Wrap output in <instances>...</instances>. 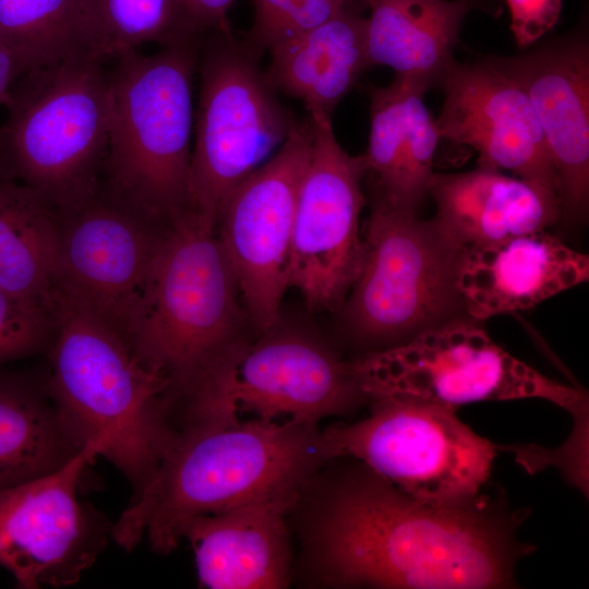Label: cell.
I'll return each instance as SVG.
<instances>
[{
	"label": "cell",
	"instance_id": "cell-28",
	"mask_svg": "<svg viewBox=\"0 0 589 589\" xmlns=\"http://www.w3.org/2000/svg\"><path fill=\"white\" fill-rule=\"evenodd\" d=\"M430 87L424 81L409 77L405 97L407 148L395 192L386 196L417 212L428 195L441 139L436 121L423 101Z\"/></svg>",
	"mask_w": 589,
	"mask_h": 589
},
{
	"label": "cell",
	"instance_id": "cell-17",
	"mask_svg": "<svg viewBox=\"0 0 589 589\" xmlns=\"http://www.w3.org/2000/svg\"><path fill=\"white\" fill-rule=\"evenodd\" d=\"M526 89L556 175L561 218L589 205V46L579 35L526 55L495 58Z\"/></svg>",
	"mask_w": 589,
	"mask_h": 589
},
{
	"label": "cell",
	"instance_id": "cell-2",
	"mask_svg": "<svg viewBox=\"0 0 589 589\" xmlns=\"http://www.w3.org/2000/svg\"><path fill=\"white\" fill-rule=\"evenodd\" d=\"M317 424L241 421L225 414L175 431L156 469L112 526L130 551L146 537L167 554L193 517L284 493H300L332 461Z\"/></svg>",
	"mask_w": 589,
	"mask_h": 589
},
{
	"label": "cell",
	"instance_id": "cell-20",
	"mask_svg": "<svg viewBox=\"0 0 589 589\" xmlns=\"http://www.w3.org/2000/svg\"><path fill=\"white\" fill-rule=\"evenodd\" d=\"M428 194L434 219L465 250L545 231L561 219L558 203L536 185L482 166L433 172Z\"/></svg>",
	"mask_w": 589,
	"mask_h": 589
},
{
	"label": "cell",
	"instance_id": "cell-23",
	"mask_svg": "<svg viewBox=\"0 0 589 589\" xmlns=\"http://www.w3.org/2000/svg\"><path fill=\"white\" fill-rule=\"evenodd\" d=\"M59 219L31 189L0 176V289L52 305Z\"/></svg>",
	"mask_w": 589,
	"mask_h": 589
},
{
	"label": "cell",
	"instance_id": "cell-11",
	"mask_svg": "<svg viewBox=\"0 0 589 589\" xmlns=\"http://www.w3.org/2000/svg\"><path fill=\"white\" fill-rule=\"evenodd\" d=\"M312 143L310 118L296 120L280 147L228 194L218 214L216 235L259 335L280 320L294 213Z\"/></svg>",
	"mask_w": 589,
	"mask_h": 589
},
{
	"label": "cell",
	"instance_id": "cell-26",
	"mask_svg": "<svg viewBox=\"0 0 589 589\" xmlns=\"http://www.w3.org/2000/svg\"><path fill=\"white\" fill-rule=\"evenodd\" d=\"M96 53L108 62L143 45L202 38L181 0H85Z\"/></svg>",
	"mask_w": 589,
	"mask_h": 589
},
{
	"label": "cell",
	"instance_id": "cell-12",
	"mask_svg": "<svg viewBox=\"0 0 589 589\" xmlns=\"http://www.w3.org/2000/svg\"><path fill=\"white\" fill-rule=\"evenodd\" d=\"M312 152L296 207L288 287L315 311L340 310L360 271L363 155L338 143L329 116L309 113Z\"/></svg>",
	"mask_w": 589,
	"mask_h": 589
},
{
	"label": "cell",
	"instance_id": "cell-9",
	"mask_svg": "<svg viewBox=\"0 0 589 589\" xmlns=\"http://www.w3.org/2000/svg\"><path fill=\"white\" fill-rule=\"evenodd\" d=\"M372 401L365 419L322 430L333 460L354 459L434 503H461L482 492L497 446L460 421L456 408L409 395Z\"/></svg>",
	"mask_w": 589,
	"mask_h": 589
},
{
	"label": "cell",
	"instance_id": "cell-25",
	"mask_svg": "<svg viewBox=\"0 0 589 589\" xmlns=\"http://www.w3.org/2000/svg\"><path fill=\"white\" fill-rule=\"evenodd\" d=\"M0 39L27 70L96 53L85 0H0Z\"/></svg>",
	"mask_w": 589,
	"mask_h": 589
},
{
	"label": "cell",
	"instance_id": "cell-31",
	"mask_svg": "<svg viewBox=\"0 0 589 589\" xmlns=\"http://www.w3.org/2000/svg\"><path fill=\"white\" fill-rule=\"evenodd\" d=\"M510 29L518 46L536 43L558 22L562 0H506Z\"/></svg>",
	"mask_w": 589,
	"mask_h": 589
},
{
	"label": "cell",
	"instance_id": "cell-5",
	"mask_svg": "<svg viewBox=\"0 0 589 589\" xmlns=\"http://www.w3.org/2000/svg\"><path fill=\"white\" fill-rule=\"evenodd\" d=\"M105 61L82 52L32 68L13 84L0 125V176L31 189L57 216L99 190L110 97Z\"/></svg>",
	"mask_w": 589,
	"mask_h": 589
},
{
	"label": "cell",
	"instance_id": "cell-1",
	"mask_svg": "<svg viewBox=\"0 0 589 589\" xmlns=\"http://www.w3.org/2000/svg\"><path fill=\"white\" fill-rule=\"evenodd\" d=\"M352 460L315 493L302 519L316 580L390 589L516 585L517 563L536 550L517 537L530 510L510 507L497 490L461 503L424 501Z\"/></svg>",
	"mask_w": 589,
	"mask_h": 589
},
{
	"label": "cell",
	"instance_id": "cell-27",
	"mask_svg": "<svg viewBox=\"0 0 589 589\" xmlns=\"http://www.w3.org/2000/svg\"><path fill=\"white\" fill-rule=\"evenodd\" d=\"M409 77L395 75L384 87L371 86L370 134L363 155L366 172L376 179L377 192L390 196L397 187L407 148L405 97Z\"/></svg>",
	"mask_w": 589,
	"mask_h": 589
},
{
	"label": "cell",
	"instance_id": "cell-13",
	"mask_svg": "<svg viewBox=\"0 0 589 589\" xmlns=\"http://www.w3.org/2000/svg\"><path fill=\"white\" fill-rule=\"evenodd\" d=\"M100 455L87 445L53 471L0 492V566L19 588L74 585L111 532L77 500L86 466Z\"/></svg>",
	"mask_w": 589,
	"mask_h": 589
},
{
	"label": "cell",
	"instance_id": "cell-29",
	"mask_svg": "<svg viewBox=\"0 0 589 589\" xmlns=\"http://www.w3.org/2000/svg\"><path fill=\"white\" fill-rule=\"evenodd\" d=\"M353 1L253 0V23L243 43L260 58L262 53L351 8Z\"/></svg>",
	"mask_w": 589,
	"mask_h": 589
},
{
	"label": "cell",
	"instance_id": "cell-6",
	"mask_svg": "<svg viewBox=\"0 0 589 589\" xmlns=\"http://www.w3.org/2000/svg\"><path fill=\"white\" fill-rule=\"evenodd\" d=\"M250 321L216 230L193 214L168 226L129 340L168 378L171 402L242 350Z\"/></svg>",
	"mask_w": 589,
	"mask_h": 589
},
{
	"label": "cell",
	"instance_id": "cell-32",
	"mask_svg": "<svg viewBox=\"0 0 589 589\" xmlns=\"http://www.w3.org/2000/svg\"><path fill=\"white\" fill-rule=\"evenodd\" d=\"M192 23L202 34L231 32L227 17L235 0H181Z\"/></svg>",
	"mask_w": 589,
	"mask_h": 589
},
{
	"label": "cell",
	"instance_id": "cell-4",
	"mask_svg": "<svg viewBox=\"0 0 589 589\" xmlns=\"http://www.w3.org/2000/svg\"><path fill=\"white\" fill-rule=\"evenodd\" d=\"M202 38L151 55L123 52L107 70L110 123L101 185L163 225L191 214L193 92Z\"/></svg>",
	"mask_w": 589,
	"mask_h": 589
},
{
	"label": "cell",
	"instance_id": "cell-22",
	"mask_svg": "<svg viewBox=\"0 0 589 589\" xmlns=\"http://www.w3.org/2000/svg\"><path fill=\"white\" fill-rule=\"evenodd\" d=\"M371 65L393 69L430 86L455 62L454 49L472 0H365Z\"/></svg>",
	"mask_w": 589,
	"mask_h": 589
},
{
	"label": "cell",
	"instance_id": "cell-7",
	"mask_svg": "<svg viewBox=\"0 0 589 589\" xmlns=\"http://www.w3.org/2000/svg\"><path fill=\"white\" fill-rule=\"evenodd\" d=\"M464 252L434 217L376 192L360 271L340 309L347 333L386 348L459 317Z\"/></svg>",
	"mask_w": 589,
	"mask_h": 589
},
{
	"label": "cell",
	"instance_id": "cell-10",
	"mask_svg": "<svg viewBox=\"0 0 589 589\" xmlns=\"http://www.w3.org/2000/svg\"><path fill=\"white\" fill-rule=\"evenodd\" d=\"M369 399L409 395L453 408L486 400L539 398L587 419L588 394L509 354L478 324L453 318L354 361Z\"/></svg>",
	"mask_w": 589,
	"mask_h": 589
},
{
	"label": "cell",
	"instance_id": "cell-14",
	"mask_svg": "<svg viewBox=\"0 0 589 589\" xmlns=\"http://www.w3.org/2000/svg\"><path fill=\"white\" fill-rule=\"evenodd\" d=\"M58 219L56 281L129 339L169 225L132 208L103 185L86 203Z\"/></svg>",
	"mask_w": 589,
	"mask_h": 589
},
{
	"label": "cell",
	"instance_id": "cell-16",
	"mask_svg": "<svg viewBox=\"0 0 589 589\" xmlns=\"http://www.w3.org/2000/svg\"><path fill=\"white\" fill-rule=\"evenodd\" d=\"M441 84L440 137L470 146L478 166L509 170L560 205L556 175L524 86L495 58L455 61Z\"/></svg>",
	"mask_w": 589,
	"mask_h": 589
},
{
	"label": "cell",
	"instance_id": "cell-8",
	"mask_svg": "<svg viewBox=\"0 0 589 589\" xmlns=\"http://www.w3.org/2000/svg\"><path fill=\"white\" fill-rule=\"evenodd\" d=\"M196 74L190 207L216 230L228 194L280 147L296 119L277 99L259 57L231 32L203 36Z\"/></svg>",
	"mask_w": 589,
	"mask_h": 589
},
{
	"label": "cell",
	"instance_id": "cell-21",
	"mask_svg": "<svg viewBox=\"0 0 589 589\" xmlns=\"http://www.w3.org/2000/svg\"><path fill=\"white\" fill-rule=\"evenodd\" d=\"M366 17L353 7L274 47L264 72L277 92L302 101L309 113L332 116L371 67Z\"/></svg>",
	"mask_w": 589,
	"mask_h": 589
},
{
	"label": "cell",
	"instance_id": "cell-33",
	"mask_svg": "<svg viewBox=\"0 0 589 589\" xmlns=\"http://www.w3.org/2000/svg\"><path fill=\"white\" fill-rule=\"evenodd\" d=\"M27 71L23 60L0 39V107H3L15 81Z\"/></svg>",
	"mask_w": 589,
	"mask_h": 589
},
{
	"label": "cell",
	"instance_id": "cell-18",
	"mask_svg": "<svg viewBox=\"0 0 589 589\" xmlns=\"http://www.w3.org/2000/svg\"><path fill=\"white\" fill-rule=\"evenodd\" d=\"M300 493L257 498L199 515L183 527L199 581L211 589H280L291 577L287 515Z\"/></svg>",
	"mask_w": 589,
	"mask_h": 589
},
{
	"label": "cell",
	"instance_id": "cell-3",
	"mask_svg": "<svg viewBox=\"0 0 589 589\" xmlns=\"http://www.w3.org/2000/svg\"><path fill=\"white\" fill-rule=\"evenodd\" d=\"M49 398L80 446L97 445L140 490L175 430L171 387L130 340L74 292L55 281Z\"/></svg>",
	"mask_w": 589,
	"mask_h": 589
},
{
	"label": "cell",
	"instance_id": "cell-15",
	"mask_svg": "<svg viewBox=\"0 0 589 589\" xmlns=\"http://www.w3.org/2000/svg\"><path fill=\"white\" fill-rule=\"evenodd\" d=\"M259 336L223 378L226 398L237 412L317 424L369 399L354 361L344 360L316 335L278 321Z\"/></svg>",
	"mask_w": 589,
	"mask_h": 589
},
{
	"label": "cell",
	"instance_id": "cell-30",
	"mask_svg": "<svg viewBox=\"0 0 589 589\" xmlns=\"http://www.w3.org/2000/svg\"><path fill=\"white\" fill-rule=\"evenodd\" d=\"M52 333V305L23 300L0 289V368L45 347Z\"/></svg>",
	"mask_w": 589,
	"mask_h": 589
},
{
	"label": "cell",
	"instance_id": "cell-19",
	"mask_svg": "<svg viewBox=\"0 0 589 589\" xmlns=\"http://www.w3.org/2000/svg\"><path fill=\"white\" fill-rule=\"evenodd\" d=\"M588 279V255L545 230L465 250L458 290L465 313L484 320L530 309Z\"/></svg>",
	"mask_w": 589,
	"mask_h": 589
},
{
	"label": "cell",
	"instance_id": "cell-24",
	"mask_svg": "<svg viewBox=\"0 0 589 589\" xmlns=\"http://www.w3.org/2000/svg\"><path fill=\"white\" fill-rule=\"evenodd\" d=\"M81 449L36 386L0 372V492L56 470Z\"/></svg>",
	"mask_w": 589,
	"mask_h": 589
}]
</instances>
